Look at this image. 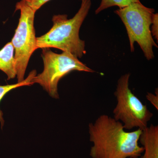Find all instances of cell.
<instances>
[{
  "label": "cell",
  "mask_w": 158,
  "mask_h": 158,
  "mask_svg": "<svg viewBox=\"0 0 158 158\" xmlns=\"http://www.w3.org/2000/svg\"><path fill=\"white\" fill-rule=\"evenodd\" d=\"M29 6L31 7L34 11L40 9L44 5L48 2L50 0H23Z\"/></svg>",
  "instance_id": "11"
},
{
  "label": "cell",
  "mask_w": 158,
  "mask_h": 158,
  "mask_svg": "<svg viewBox=\"0 0 158 158\" xmlns=\"http://www.w3.org/2000/svg\"><path fill=\"white\" fill-rule=\"evenodd\" d=\"M44 69L32 82L42 86L52 98H59L58 85L59 81L73 71L94 73V71L81 62L78 58L67 52H54L49 48H42Z\"/></svg>",
  "instance_id": "4"
},
{
  "label": "cell",
  "mask_w": 158,
  "mask_h": 158,
  "mask_svg": "<svg viewBox=\"0 0 158 158\" xmlns=\"http://www.w3.org/2000/svg\"><path fill=\"white\" fill-rule=\"evenodd\" d=\"M92 158H138L144 152L139 145L142 130L127 131L120 121L103 114L88 125Z\"/></svg>",
  "instance_id": "1"
},
{
  "label": "cell",
  "mask_w": 158,
  "mask_h": 158,
  "mask_svg": "<svg viewBox=\"0 0 158 158\" xmlns=\"http://www.w3.org/2000/svg\"><path fill=\"white\" fill-rule=\"evenodd\" d=\"M140 0H102L98 8L95 11L97 15L102 11L113 6H117L118 8H123L133 3H140Z\"/></svg>",
  "instance_id": "10"
},
{
  "label": "cell",
  "mask_w": 158,
  "mask_h": 158,
  "mask_svg": "<svg viewBox=\"0 0 158 158\" xmlns=\"http://www.w3.org/2000/svg\"><path fill=\"white\" fill-rule=\"evenodd\" d=\"M130 76L125 74L117 81L114 92L117 103L113 110V118L121 122L125 130L134 128L142 130L148 126L153 114L130 89Z\"/></svg>",
  "instance_id": "5"
},
{
  "label": "cell",
  "mask_w": 158,
  "mask_h": 158,
  "mask_svg": "<svg viewBox=\"0 0 158 158\" xmlns=\"http://www.w3.org/2000/svg\"><path fill=\"white\" fill-rule=\"evenodd\" d=\"M19 10L20 16L18 25L11 42L14 48L15 59L18 82L24 80L25 73L29 60L37 49L34 20L36 11L23 0L16 4L15 11Z\"/></svg>",
  "instance_id": "6"
},
{
  "label": "cell",
  "mask_w": 158,
  "mask_h": 158,
  "mask_svg": "<svg viewBox=\"0 0 158 158\" xmlns=\"http://www.w3.org/2000/svg\"><path fill=\"white\" fill-rule=\"evenodd\" d=\"M146 98L148 101L150 102L155 107L157 110H158V88H156L155 94L148 92L146 95Z\"/></svg>",
  "instance_id": "13"
},
{
  "label": "cell",
  "mask_w": 158,
  "mask_h": 158,
  "mask_svg": "<svg viewBox=\"0 0 158 158\" xmlns=\"http://www.w3.org/2000/svg\"><path fill=\"white\" fill-rule=\"evenodd\" d=\"M139 141L144 148L141 158H158V126L151 124L142 130Z\"/></svg>",
  "instance_id": "7"
},
{
  "label": "cell",
  "mask_w": 158,
  "mask_h": 158,
  "mask_svg": "<svg viewBox=\"0 0 158 158\" xmlns=\"http://www.w3.org/2000/svg\"><path fill=\"white\" fill-rule=\"evenodd\" d=\"M14 53L11 42L8 43L0 50V70L6 74L8 80L15 78L17 74Z\"/></svg>",
  "instance_id": "8"
},
{
  "label": "cell",
  "mask_w": 158,
  "mask_h": 158,
  "mask_svg": "<svg viewBox=\"0 0 158 158\" xmlns=\"http://www.w3.org/2000/svg\"><path fill=\"white\" fill-rule=\"evenodd\" d=\"M36 75H37V71L36 70H34L32 71L29 73L28 77L23 81L19 83L18 82L16 84H13V85H3V86L0 85V102L2 99L11 90L19 87H23V86H30V85H34V83L32 82V80ZM0 123H1V127H2L5 123V120L3 118V113L1 110H0Z\"/></svg>",
  "instance_id": "9"
},
{
  "label": "cell",
  "mask_w": 158,
  "mask_h": 158,
  "mask_svg": "<svg viewBox=\"0 0 158 158\" xmlns=\"http://www.w3.org/2000/svg\"><path fill=\"white\" fill-rule=\"evenodd\" d=\"M91 6V0H81L80 9L72 18L68 19L65 14L54 15L52 28L37 37V49L52 48L82 58L86 51L85 41L80 38L79 32Z\"/></svg>",
  "instance_id": "2"
},
{
  "label": "cell",
  "mask_w": 158,
  "mask_h": 158,
  "mask_svg": "<svg viewBox=\"0 0 158 158\" xmlns=\"http://www.w3.org/2000/svg\"><path fill=\"white\" fill-rule=\"evenodd\" d=\"M124 24L129 40L131 52L135 51L134 44H139L148 60L154 58V47L158 48L151 31L154 9L141 2L133 3L114 11Z\"/></svg>",
  "instance_id": "3"
},
{
  "label": "cell",
  "mask_w": 158,
  "mask_h": 158,
  "mask_svg": "<svg viewBox=\"0 0 158 158\" xmlns=\"http://www.w3.org/2000/svg\"><path fill=\"white\" fill-rule=\"evenodd\" d=\"M151 28V31L152 37H154L157 40H158V14L154 13L153 14L152 20Z\"/></svg>",
  "instance_id": "12"
}]
</instances>
